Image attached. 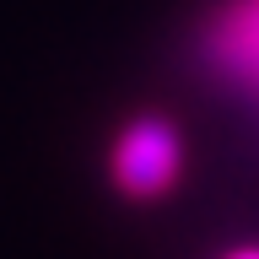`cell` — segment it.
<instances>
[{
  "mask_svg": "<svg viewBox=\"0 0 259 259\" xmlns=\"http://www.w3.org/2000/svg\"><path fill=\"white\" fill-rule=\"evenodd\" d=\"M108 178L124 200H162L184 178V135L162 113H135L108 146Z\"/></svg>",
  "mask_w": 259,
  "mask_h": 259,
  "instance_id": "6da1fadb",
  "label": "cell"
},
{
  "mask_svg": "<svg viewBox=\"0 0 259 259\" xmlns=\"http://www.w3.org/2000/svg\"><path fill=\"white\" fill-rule=\"evenodd\" d=\"M210 65L227 81L259 92V0H232L210 22Z\"/></svg>",
  "mask_w": 259,
  "mask_h": 259,
  "instance_id": "7a4b0ae2",
  "label": "cell"
},
{
  "mask_svg": "<svg viewBox=\"0 0 259 259\" xmlns=\"http://www.w3.org/2000/svg\"><path fill=\"white\" fill-rule=\"evenodd\" d=\"M227 259H259V248H238V254H227Z\"/></svg>",
  "mask_w": 259,
  "mask_h": 259,
  "instance_id": "3957f363",
  "label": "cell"
}]
</instances>
